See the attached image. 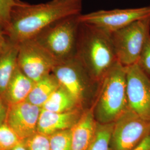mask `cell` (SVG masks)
<instances>
[{
	"instance_id": "cell-1",
	"label": "cell",
	"mask_w": 150,
	"mask_h": 150,
	"mask_svg": "<svg viewBox=\"0 0 150 150\" xmlns=\"http://www.w3.org/2000/svg\"><path fill=\"white\" fill-rule=\"evenodd\" d=\"M82 0L55 1L31 5L21 1L12 10L6 34L19 43L35 38L50 24L72 15L81 13Z\"/></svg>"
},
{
	"instance_id": "cell-2",
	"label": "cell",
	"mask_w": 150,
	"mask_h": 150,
	"mask_svg": "<svg viewBox=\"0 0 150 150\" xmlns=\"http://www.w3.org/2000/svg\"><path fill=\"white\" fill-rule=\"evenodd\" d=\"M76 56L92 77L100 83L117 61L111 33L81 22Z\"/></svg>"
},
{
	"instance_id": "cell-3",
	"label": "cell",
	"mask_w": 150,
	"mask_h": 150,
	"mask_svg": "<svg viewBox=\"0 0 150 150\" xmlns=\"http://www.w3.org/2000/svg\"><path fill=\"white\" fill-rule=\"evenodd\" d=\"M92 107L95 118L101 124L114 122L129 108L126 67L118 61L103 78Z\"/></svg>"
},
{
	"instance_id": "cell-4",
	"label": "cell",
	"mask_w": 150,
	"mask_h": 150,
	"mask_svg": "<svg viewBox=\"0 0 150 150\" xmlns=\"http://www.w3.org/2000/svg\"><path fill=\"white\" fill-rule=\"evenodd\" d=\"M52 73L80 108L85 111L93 106L101 83L92 77L76 56L58 62Z\"/></svg>"
},
{
	"instance_id": "cell-5",
	"label": "cell",
	"mask_w": 150,
	"mask_h": 150,
	"mask_svg": "<svg viewBox=\"0 0 150 150\" xmlns=\"http://www.w3.org/2000/svg\"><path fill=\"white\" fill-rule=\"evenodd\" d=\"M81 13L61 18L33 38L57 62L76 56Z\"/></svg>"
},
{
	"instance_id": "cell-6",
	"label": "cell",
	"mask_w": 150,
	"mask_h": 150,
	"mask_svg": "<svg viewBox=\"0 0 150 150\" xmlns=\"http://www.w3.org/2000/svg\"><path fill=\"white\" fill-rule=\"evenodd\" d=\"M150 34V17L136 21L111 33L118 62L125 67L136 64Z\"/></svg>"
},
{
	"instance_id": "cell-7",
	"label": "cell",
	"mask_w": 150,
	"mask_h": 150,
	"mask_svg": "<svg viewBox=\"0 0 150 150\" xmlns=\"http://www.w3.org/2000/svg\"><path fill=\"white\" fill-rule=\"evenodd\" d=\"M150 133V121L129 108L113 123L110 150H132Z\"/></svg>"
},
{
	"instance_id": "cell-8",
	"label": "cell",
	"mask_w": 150,
	"mask_h": 150,
	"mask_svg": "<svg viewBox=\"0 0 150 150\" xmlns=\"http://www.w3.org/2000/svg\"><path fill=\"white\" fill-rule=\"evenodd\" d=\"M57 63L33 38L18 43V67L35 82L52 73Z\"/></svg>"
},
{
	"instance_id": "cell-9",
	"label": "cell",
	"mask_w": 150,
	"mask_h": 150,
	"mask_svg": "<svg viewBox=\"0 0 150 150\" xmlns=\"http://www.w3.org/2000/svg\"><path fill=\"white\" fill-rule=\"evenodd\" d=\"M150 17V6L136 8L100 10L81 14V22L99 27L112 33L132 22Z\"/></svg>"
},
{
	"instance_id": "cell-10",
	"label": "cell",
	"mask_w": 150,
	"mask_h": 150,
	"mask_svg": "<svg viewBox=\"0 0 150 150\" xmlns=\"http://www.w3.org/2000/svg\"><path fill=\"white\" fill-rule=\"evenodd\" d=\"M129 107L141 118L150 121V77L137 64L126 67Z\"/></svg>"
},
{
	"instance_id": "cell-11",
	"label": "cell",
	"mask_w": 150,
	"mask_h": 150,
	"mask_svg": "<svg viewBox=\"0 0 150 150\" xmlns=\"http://www.w3.org/2000/svg\"><path fill=\"white\" fill-rule=\"evenodd\" d=\"M41 110L27 101L10 105L6 123L23 141L38 132Z\"/></svg>"
},
{
	"instance_id": "cell-12",
	"label": "cell",
	"mask_w": 150,
	"mask_h": 150,
	"mask_svg": "<svg viewBox=\"0 0 150 150\" xmlns=\"http://www.w3.org/2000/svg\"><path fill=\"white\" fill-rule=\"evenodd\" d=\"M85 111L80 108L64 112H54L42 110L40 113L38 132L50 136L54 133L71 129L80 119Z\"/></svg>"
},
{
	"instance_id": "cell-13",
	"label": "cell",
	"mask_w": 150,
	"mask_h": 150,
	"mask_svg": "<svg viewBox=\"0 0 150 150\" xmlns=\"http://www.w3.org/2000/svg\"><path fill=\"white\" fill-rule=\"evenodd\" d=\"M97 122L93 107L86 110L71 129V150H88L96 134Z\"/></svg>"
},
{
	"instance_id": "cell-14",
	"label": "cell",
	"mask_w": 150,
	"mask_h": 150,
	"mask_svg": "<svg viewBox=\"0 0 150 150\" xmlns=\"http://www.w3.org/2000/svg\"><path fill=\"white\" fill-rule=\"evenodd\" d=\"M34 83L17 66L2 96L8 106L23 102L26 101Z\"/></svg>"
},
{
	"instance_id": "cell-15",
	"label": "cell",
	"mask_w": 150,
	"mask_h": 150,
	"mask_svg": "<svg viewBox=\"0 0 150 150\" xmlns=\"http://www.w3.org/2000/svg\"><path fill=\"white\" fill-rule=\"evenodd\" d=\"M9 39V38H8ZM18 43L9 40L5 50L0 54V95L5 91L17 67Z\"/></svg>"
},
{
	"instance_id": "cell-16",
	"label": "cell",
	"mask_w": 150,
	"mask_h": 150,
	"mask_svg": "<svg viewBox=\"0 0 150 150\" xmlns=\"http://www.w3.org/2000/svg\"><path fill=\"white\" fill-rule=\"evenodd\" d=\"M59 86L57 79L52 73H51L35 82L26 101L42 108L49 97Z\"/></svg>"
},
{
	"instance_id": "cell-17",
	"label": "cell",
	"mask_w": 150,
	"mask_h": 150,
	"mask_svg": "<svg viewBox=\"0 0 150 150\" xmlns=\"http://www.w3.org/2000/svg\"><path fill=\"white\" fill-rule=\"evenodd\" d=\"M41 108L50 112H64L80 108L69 92L59 85Z\"/></svg>"
},
{
	"instance_id": "cell-18",
	"label": "cell",
	"mask_w": 150,
	"mask_h": 150,
	"mask_svg": "<svg viewBox=\"0 0 150 150\" xmlns=\"http://www.w3.org/2000/svg\"><path fill=\"white\" fill-rule=\"evenodd\" d=\"M113 123L101 124L97 122L96 134L88 150H110Z\"/></svg>"
},
{
	"instance_id": "cell-19",
	"label": "cell",
	"mask_w": 150,
	"mask_h": 150,
	"mask_svg": "<svg viewBox=\"0 0 150 150\" xmlns=\"http://www.w3.org/2000/svg\"><path fill=\"white\" fill-rule=\"evenodd\" d=\"M51 150H71V129L61 131L49 136Z\"/></svg>"
},
{
	"instance_id": "cell-20",
	"label": "cell",
	"mask_w": 150,
	"mask_h": 150,
	"mask_svg": "<svg viewBox=\"0 0 150 150\" xmlns=\"http://www.w3.org/2000/svg\"><path fill=\"white\" fill-rule=\"evenodd\" d=\"M22 141L6 122L0 126V150H11Z\"/></svg>"
},
{
	"instance_id": "cell-21",
	"label": "cell",
	"mask_w": 150,
	"mask_h": 150,
	"mask_svg": "<svg viewBox=\"0 0 150 150\" xmlns=\"http://www.w3.org/2000/svg\"><path fill=\"white\" fill-rule=\"evenodd\" d=\"M23 142L27 150H51L49 136L38 132Z\"/></svg>"
},
{
	"instance_id": "cell-22",
	"label": "cell",
	"mask_w": 150,
	"mask_h": 150,
	"mask_svg": "<svg viewBox=\"0 0 150 150\" xmlns=\"http://www.w3.org/2000/svg\"><path fill=\"white\" fill-rule=\"evenodd\" d=\"M21 2L20 0H0V25L5 31L9 26L13 7Z\"/></svg>"
},
{
	"instance_id": "cell-23",
	"label": "cell",
	"mask_w": 150,
	"mask_h": 150,
	"mask_svg": "<svg viewBox=\"0 0 150 150\" xmlns=\"http://www.w3.org/2000/svg\"><path fill=\"white\" fill-rule=\"evenodd\" d=\"M136 64L144 72L150 77V34L146 39Z\"/></svg>"
},
{
	"instance_id": "cell-24",
	"label": "cell",
	"mask_w": 150,
	"mask_h": 150,
	"mask_svg": "<svg viewBox=\"0 0 150 150\" xmlns=\"http://www.w3.org/2000/svg\"><path fill=\"white\" fill-rule=\"evenodd\" d=\"M8 105L0 95V126L6 122Z\"/></svg>"
},
{
	"instance_id": "cell-25",
	"label": "cell",
	"mask_w": 150,
	"mask_h": 150,
	"mask_svg": "<svg viewBox=\"0 0 150 150\" xmlns=\"http://www.w3.org/2000/svg\"><path fill=\"white\" fill-rule=\"evenodd\" d=\"M8 42L9 39L6 34L5 30L0 25V54L5 50Z\"/></svg>"
},
{
	"instance_id": "cell-26",
	"label": "cell",
	"mask_w": 150,
	"mask_h": 150,
	"mask_svg": "<svg viewBox=\"0 0 150 150\" xmlns=\"http://www.w3.org/2000/svg\"><path fill=\"white\" fill-rule=\"evenodd\" d=\"M131 150H150V133L139 144Z\"/></svg>"
},
{
	"instance_id": "cell-27",
	"label": "cell",
	"mask_w": 150,
	"mask_h": 150,
	"mask_svg": "<svg viewBox=\"0 0 150 150\" xmlns=\"http://www.w3.org/2000/svg\"><path fill=\"white\" fill-rule=\"evenodd\" d=\"M11 150H27V149L24 145L23 142L22 141Z\"/></svg>"
},
{
	"instance_id": "cell-28",
	"label": "cell",
	"mask_w": 150,
	"mask_h": 150,
	"mask_svg": "<svg viewBox=\"0 0 150 150\" xmlns=\"http://www.w3.org/2000/svg\"><path fill=\"white\" fill-rule=\"evenodd\" d=\"M55 1H77V0H54Z\"/></svg>"
}]
</instances>
